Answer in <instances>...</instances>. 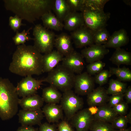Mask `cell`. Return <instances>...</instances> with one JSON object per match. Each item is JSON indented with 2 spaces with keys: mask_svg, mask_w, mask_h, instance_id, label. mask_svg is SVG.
<instances>
[{
  "mask_svg": "<svg viewBox=\"0 0 131 131\" xmlns=\"http://www.w3.org/2000/svg\"><path fill=\"white\" fill-rule=\"evenodd\" d=\"M128 123L126 115H119L113 120L111 124L114 129L123 130L127 128Z\"/></svg>",
  "mask_w": 131,
  "mask_h": 131,
  "instance_id": "836d02e7",
  "label": "cell"
},
{
  "mask_svg": "<svg viewBox=\"0 0 131 131\" xmlns=\"http://www.w3.org/2000/svg\"><path fill=\"white\" fill-rule=\"evenodd\" d=\"M114 131H131V128L130 127L123 130L114 129Z\"/></svg>",
  "mask_w": 131,
  "mask_h": 131,
  "instance_id": "bcb514c9",
  "label": "cell"
},
{
  "mask_svg": "<svg viewBox=\"0 0 131 131\" xmlns=\"http://www.w3.org/2000/svg\"><path fill=\"white\" fill-rule=\"evenodd\" d=\"M0 47H1V45H0Z\"/></svg>",
  "mask_w": 131,
  "mask_h": 131,
  "instance_id": "c3c4849f",
  "label": "cell"
},
{
  "mask_svg": "<svg viewBox=\"0 0 131 131\" xmlns=\"http://www.w3.org/2000/svg\"><path fill=\"white\" fill-rule=\"evenodd\" d=\"M43 55L33 45L17 46L13 54L9 70L23 76L39 75L42 72Z\"/></svg>",
  "mask_w": 131,
  "mask_h": 131,
  "instance_id": "6da1fadb",
  "label": "cell"
},
{
  "mask_svg": "<svg viewBox=\"0 0 131 131\" xmlns=\"http://www.w3.org/2000/svg\"><path fill=\"white\" fill-rule=\"evenodd\" d=\"M94 77L87 72L75 75L73 87L75 93L78 95H87L94 89Z\"/></svg>",
  "mask_w": 131,
  "mask_h": 131,
  "instance_id": "9c48e42d",
  "label": "cell"
},
{
  "mask_svg": "<svg viewBox=\"0 0 131 131\" xmlns=\"http://www.w3.org/2000/svg\"><path fill=\"white\" fill-rule=\"evenodd\" d=\"M109 71L111 75H115L118 79L122 82L131 81V71L125 67H110Z\"/></svg>",
  "mask_w": 131,
  "mask_h": 131,
  "instance_id": "4316f807",
  "label": "cell"
},
{
  "mask_svg": "<svg viewBox=\"0 0 131 131\" xmlns=\"http://www.w3.org/2000/svg\"><path fill=\"white\" fill-rule=\"evenodd\" d=\"M62 96L57 89L50 85L43 89L41 97L47 104H57L60 102Z\"/></svg>",
  "mask_w": 131,
  "mask_h": 131,
  "instance_id": "d4e9b609",
  "label": "cell"
},
{
  "mask_svg": "<svg viewBox=\"0 0 131 131\" xmlns=\"http://www.w3.org/2000/svg\"><path fill=\"white\" fill-rule=\"evenodd\" d=\"M81 12L83 17L85 25L93 32L106 28L111 15L109 12H105L104 10L85 5Z\"/></svg>",
  "mask_w": 131,
  "mask_h": 131,
  "instance_id": "5b68a950",
  "label": "cell"
},
{
  "mask_svg": "<svg viewBox=\"0 0 131 131\" xmlns=\"http://www.w3.org/2000/svg\"><path fill=\"white\" fill-rule=\"evenodd\" d=\"M44 102L42 97L36 94L19 99L18 104L22 109L35 110L41 109Z\"/></svg>",
  "mask_w": 131,
  "mask_h": 131,
  "instance_id": "44dd1931",
  "label": "cell"
},
{
  "mask_svg": "<svg viewBox=\"0 0 131 131\" xmlns=\"http://www.w3.org/2000/svg\"><path fill=\"white\" fill-rule=\"evenodd\" d=\"M16 131H38V129L33 126L21 125L18 128Z\"/></svg>",
  "mask_w": 131,
  "mask_h": 131,
  "instance_id": "7bdbcfd3",
  "label": "cell"
},
{
  "mask_svg": "<svg viewBox=\"0 0 131 131\" xmlns=\"http://www.w3.org/2000/svg\"><path fill=\"white\" fill-rule=\"evenodd\" d=\"M97 113L94 116V120L111 123L118 115L108 104L99 106Z\"/></svg>",
  "mask_w": 131,
  "mask_h": 131,
  "instance_id": "cb8c5ba5",
  "label": "cell"
},
{
  "mask_svg": "<svg viewBox=\"0 0 131 131\" xmlns=\"http://www.w3.org/2000/svg\"><path fill=\"white\" fill-rule=\"evenodd\" d=\"M123 2L127 5L131 6V0H123Z\"/></svg>",
  "mask_w": 131,
  "mask_h": 131,
  "instance_id": "7dc6e473",
  "label": "cell"
},
{
  "mask_svg": "<svg viewBox=\"0 0 131 131\" xmlns=\"http://www.w3.org/2000/svg\"><path fill=\"white\" fill-rule=\"evenodd\" d=\"M129 41L126 31L122 28L114 32L110 35L107 42L103 45L107 48H112L116 49L126 45Z\"/></svg>",
  "mask_w": 131,
  "mask_h": 131,
  "instance_id": "e0dca14e",
  "label": "cell"
},
{
  "mask_svg": "<svg viewBox=\"0 0 131 131\" xmlns=\"http://www.w3.org/2000/svg\"><path fill=\"white\" fill-rule=\"evenodd\" d=\"M62 62L63 66L74 74L81 73L84 67V58L81 53L74 50L64 57Z\"/></svg>",
  "mask_w": 131,
  "mask_h": 131,
  "instance_id": "4fadbf2b",
  "label": "cell"
},
{
  "mask_svg": "<svg viewBox=\"0 0 131 131\" xmlns=\"http://www.w3.org/2000/svg\"><path fill=\"white\" fill-rule=\"evenodd\" d=\"M43 82L42 79H36L31 75L25 76L16 87L18 97L23 98L36 94Z\"/></svg>",
  "mask_w": 131,
  "mask_h": 131,
  "instance_id": "ba28073f",
  "label": "cell"
},
{
  "mask_svg": "<svg viewBox=\"0 0 131 131\" xmlns=\"http://www.w3.org/2000/svg\"><path fill=\"white\" fill-rule=\"evenodd\" d=\"M109 49L103 45L93 44L85 47L81 51V54L86 62L89 63L101 60L109 52Z\"/></svg>",
  "mask_w": 131,
  "mask_h": 131,
  "instance_id": "5bb4252c",
  "label": "cell"
},
{
  "mask_svg": "<svg viewBox=\"0 0 131 131\" xmlns=\"http://www.w3.org/2000/svg\"><path fill=\"white\" fill-rule=\"evenodd\" d=\"M54 0H5L6 9L22 20L33 23L45 14L52 10Z\"/></svg>",
  "mask_w": 131,
  "mask_h": 131,
  "instance_id": "7a4b0ae2",
  "label": "cell"
},
{
  "mask_svg": "<svg viewBox=\"0 0 131 131\" xmlns=\"http://www.w3.org/2000/svg\"><path fill=\"white\" fill-rule=\"evenodd\" d=\"M87 109L90 114L93 116L97 113L99 110L98 106H89Z\"/></svg>",
  "mask_w": 131,
  "mask_h": 131,
  "instance_id": "ee69618b",
  "label": "cell"
},
{
  "mask_svg": "<svg viewBox=\"0 0 131 131\" xmlns=\"http://www.w3.org/2000/svg\"><path fill=\"white\" fill-rule=\"evenodd\" d=\"M64 28L72 32L85 25L82 13L71 11L65 18Z\"/></svg>",
  "mask_w": 131,
  "mask_h": 131,
  "instance_id": "ffe728a7",
  "label": "cell"
},
{
  "mask_svg": "<svg viewBox=\"0 0 131 131\" xmlns=\"http://www.w3.org/2000/svg\"><path fill=\"white\" fill-rule=\"evenodd\" d=\"M113 108L118 115H124L127 114L128 106L126 102L123 101Z\"/></svg>",
  "mask_w": 131,
  "mask_h": 131,
  "instance_id": "74e56055",
  "label": "cell"
},
{
  "mask_svg": "<svg viewBox=\"0 0 131 131\" xmlns=\"http://www.w3.org/2000/svg\"><path fill=\"white\" fill-rule=\"evenodd\" d=\"M31 28L25 31L24 30L21 32L18 31L16 32V34L12 38V40L15 44L17 46L25 44L26 41L33 40V38L28 35L29 34V31Z\"/></svg>",
  "mask_w": 131,
  "mask_h": 131,
  "instance_id": "4dcf8cb0",
  "label": "cell"
},
{
  "mask_svg": "<svg viewBox=\"0 0 131 131\" xmlns=\"http://www.w3.org/2000/svg\"><path fill=\"white\" fill-rule=\"evenodd\" d=\"M93 33L94 43L97 45L105 44L108 41L110 36L109 32L106 28L100 29Z\"/></svg>",
  "mask_w": 131,
  "mask_h": 131,
  "instance_id": "f1b7e54d",
  "label": "cell"
},
{
  "mask_svg": "<svg viewBox=\"0 0 131 131\" xmlns=\"http://www.w3.org/2000/svg\"><path fill=\"white\" fill-rule=\"evenodd\" d=\"M22 20L20 17L16 15L14 16H11L9 17V25L14 32H18L21 26L25 25L22 23Z\"/></svg>",
  "mask_w": 131,
  "mask_h": 131,
  "instance_id": "e575fe53",
  "label": "cell"
},
{
  "mask_svg": "<svg viewBox=\"0 0 131 131\" xmlns=\"http://www.w3.org/2000/svg\"><path fill=\"white\" fill-rule=\"evenodd\" d=\"M124 94L126 102L128 104L131 103V86H129L127 87Z\"/></svg>",
  "mask_w": 131,
  "mask_h": 131,
  "instance_id": "b9f144b4",
  "label": "cell"
},
{
  "mask_svg": "<svg viewBox=\"0 0 131 131\" xmlns=\"http://www.w3.org/2000/svg\"><path fill=\"white\" fill-rule=\"evenodd\" d=\"M19 99L16 87L8 78L0 77V118L6 120L18 111Z\"/></svg>",
  "mask_w": 131,
  "mask_h": 131,
  "instance_id": "3957f363",
  "label": "cell"
},
{
  "mask_svg": "<svg viewBox=\"0 0 131 131\" xmlns=\"http://www.w3.org/2000/svg\"><path fill=\"white\" fill-rule=\"evenodd\" d=\"M111 124L105 122L94 120L89 130L90 131H114Z\"/></svg>",
  "mask_w": 131,
  "mask_h": 131,
  "instance_id": "f546056e",
  "label": "cell"
},
{
  "mask_svg": "<svg viewBox=\"0 0 131 131\" xmlns=\"http://www.w3.org/2000/svg\"><path fill=\"white\" fill-rule=\"evenodd\" d=\"M58 131H74L72 126L67 121H62L57 125Z\"/></svg>",
  "mask_w": 131,
  "mask_h": 131,
  "instance_id": "60d3db41",
  "label": "cell"
},
{
  "mask_svg": "<svg viewBox=\"0 0 131 131\" xmlns=\"http://www.w3.org/2000/svg\"><path fill=\"white\" fill-rule=\"evenodd\" d=\"M72 11L77 12L82 10L84 6V0H66Z\"/></svg>",
  "mask_w": 131,
  "mask_h": 131,
  "instance_id": "8d00e7d4",
  "label": "cell"
},
{
  "mask_svg": "<svg viewBox=\"0 0 131 131\" xmlns=\"http://www.w3.org/2000/svg\"><path fill=\"white\" fill-rule=\"evenodd\" d=\"M18 122L21 126L40 125L44 115L41 109L35 110H20L17 114Z\"/></svg>",
  "mask_w": 131,
  "mask_h": 131,
  "instance_id": "8fae6325",
  "label": "cell"
},
{
  "mask_svg": "<svg viewBox=\"0 0 131 131\" xmlns=\"http://www.w3.org/2000/svg\"><path fill=\"white\" fill-rule=\"evenodd\" d=\"M38 131H57V126L54 124L45 123L39 125Z\"/></svg>",
  "mask_w": 131,
  "mask_h": 131,
  "instance_id": "ab89813d",
  "label": "cell"
},
{
  "mask_svg": "<svg viewBox=\"0 0 131 131\" xmlns=\"http://www.w3.org/2000/svg\"><path fill=\"white\" fill-rule=\"evenodd\" d=\"M70 120L72 126L76 131H88L94 119L86 108L79 111Z\"/></svg>",
  "mask_w": 131,
  "mask_h": 131,
  "instance_id": "7c38bea8",
  "label": "cell"
},
{
  "mask_svg": "<svg viewBox=\"0 0 131 131\" xmlns=\"http://www.w3.org/2000/svg\"><path fill=\"white\" fill-rule=\"evenodd\" d=\"M106 64L101 60L89 63L86 66L87 72L91 75H95L103 69Z\"/></svg>",
  "mask_w": 131,
  "mask_h": 131,
  "instance_id": "1f68e13d",
  "label": "cell"
},
{
  "mask_svg": "<svg viewBox=\"0 0 131 131\" xmlns=\"http://www.w3.org/2000/svg\"><path fill=\"white\" fill-rule=\"evenodd\" d=\"M33 46L41 53L46 54L53 50L56 35L54 32L38 24L33 29Z\"/></svg>",
  "mask_w": 131,
  "mask_h": 131,
  "instance_id": "8992f818",
  "label": "cell"
},
{
  "mask_svg": "<svg viewBox=\"0 0 131 131\" xmlns=\"http://www.w3.org/2000/svg\"><path fill=\"white\" fill-rule=\"evenodd\" d=\"M127 87L126 83L118 79H112L110 80L106 91L108 95L124 94Z\"/></svg>",
  "mask_w": 131,
  "mask_h": 131,
  "instance_id": "83f0119b",
  "label": "cell"
},
{
  "mask_svg": "<svg viewBox=\"0 0 131 131\" xmlns=\"http://www.w3.org/2000/svg\"><path fill=\"white\" fill-rule=\"evenodd\" d=\"M70 36L75 47L81 48L94 44L93 32L85 25L72 32Z\"/></svg>",
  "mask_w": 131,
  "mask_h": 131,
  "instance_id": "30bf717a",
  "label": "cell"
},
{
  "mask_svg": "<svg viewBox=\"0 0 131 131\" xmlns=\"http://www.w3.org/2000/svg\"><path fill=\"white\" fill-rule=\"evenodd\" d=\"M124 94L112 95L109 97L108 105L112 108L123 101Z\"/></svg>",
  "mask_w": 131,
  "mask_h": 131,
  "instance_id": "f35d334b",
  "label": "cell"
},
{
  "mask_svg": "<svg viewBox=\"0 0 131 131\" xmlns=\"http://www.w3.org/2000/svg\"><path fill=\"white\" fill-rule=\"evenodd\" d=\"M52 10L56 16L62 22L72 11L66 0H54Z\"/></svg>",
  "mask_w": 131,
  "mask_h": 131,
  "instance_id": "484cf974",
  "label": "cell"
},
{
  "mask_svg": "<svg viewBox=\"0 0 131 131\" xmlns=\"http://www.w3.org/2000/svg\"><path fill=\"white\" fill-rule=\"evenodd\" d=\"M87 95V101L89 106H99L105 105L109 97L106 90L100 86L94 89Z\"/></svg>",
  "mask_w": 131,
  "mask_h": 131,
  "instance_id": "9a60e30c",
  "label": "cell"
},
{
  "mask_svg": "<svg viewBox=\"0 0 131 131\" xmlns=\"http://www.w3.org/2000/svg\"><path fill=\"white\" fill-rule=\"evenodd\" d=\"M72 41L70 35L65 33H62L56 35L54 46L57 50L65 57L74 50Z\"/></svg>",
  "mask_w": 131,
  "mask_h": 131,
  "instance_id": "2e32d148",
  "label": "cell"
},
{
  "mask_svg": "<svg viewBox=\"0 0 131 131\" xmlns=\"http://www.w3.org/2000/svg\"><path fill=\"white\" fill-rule=\"evenodd\" d=\"M60 102L63 112L69 120L82 109L84 105L82 99L72 90L63 92Z\"/></svg>",
  "mask_w": 131,
  "mask_h": 131,
  "instance_id": "52a82bcc",
  "label": "cell"
},
{
  "mask_svg": "<svg viewBox=\"0 0 131 131\" xmlns=\"http://www.w3.org/2000/svg\"><path fill=\"white\" fill-rule=\"evenodd\" d=\"M109 0H84L85 5L92 8L101 10H104L106 4Z\"/></svg>",
  "mask_w": 131,
  "mask_h": 131,
  "instance_id": "d590c367",
  "label": "cell"
},
{
  "mask_svg": "<svg viewBox=\"0 0 131 131\" xmlns=\"http://www.w3.org/2000/svg\"><path fill=\"white\" fill-rule=\"evenodd\" d=\"M75 75L61 64L57 65L49 72L46 77L42 80L43 82H47L50 85L64 92L73 87Z\"/></svg>",
  "mask_w": 131,
  "mask_h": 131,
  "instance_id": "277c9868",
  "label": "cell"
},
{
  "mask_svg": "<svg viewBox=\"0 0 131 131\" xmlns=\"http://www.w3.org/2000/svg\"><path fill=\"white\" fill-rule=\"evenodd\" d=\"M113 64L117 67L122 65H131V53L121 48H117L109 59Z\"/></svg>",
  "mask_w": 131,
  "mask_h": 131,
  "instance_id": "7402d4cb",
  "label": "cell"
},
{
  "mask_svg": "<svg viewBox=\"0 0 131 131\" xmlns=\"http://www.w3.org/2000/svg\"><path fill=\"white\" fill-rule=\"evenodd\" d=\"M44 27L46 28L57 31L62 30L64 24L51 12L49 11L43 15L41 17Z\"/></svg>",
  "mask_w": 131,
  "mask_h": 131,
  "instance_id": "603a6c76",
  "label": "cell"
},
{
  "mask_svg": "<svg viewBox=\"0 0 131 131\" xmlns=\"http://www.w3.org/2000/svg\"><path fill=\"white\" fill-rule=\"evenodd\" d=\"M111 76L109 70L103 69L95 75L94 77L95 83L102 86L107 82L109 78Z\"/></svg>",
  "mask_w": 131,
  "mask_h": 131,
  "instance_id": "d6a6232c",
  "label": "cell"
},
{
  "mask_svg": "<svg viewBox=\"0 0 131 131\" xmlns=\"http://www.w3.org/2000/svg\"><path fill=\"white\" fill-rule=\"evenodd\" d=\"M128 123L131 124V111H130L128 114L126 115Z\"/></svg>",
  "mask_w": 131,
  "mask_h": 131,
  "instance_id": "f6af8a7d",
  "label": "cell"
},
{
  "mask_svg": "<svg viewBox=\"0 0 131 131\" xmlns=\"http://www.w3.org/2000/svg\"><path fill=\"white\" fill-rule=\"evenodd\" d=\"M42 110L49 123H57L63 118V111L60 105L47 104Z\"/></svg>",
  "mask_w": 131,
  "mask_h": 131,
  "instance_id": "d6986e66",
  "label": "cell"
},
{
  "mask_svg": "<svg viewBox=\"0 0 131 131\" xmlns=\"http://www.w3.org/2000/svg\"><path fill=\"white\" fill-rule=\"evenodd\" d=\"M64 56L57 50H52L42 57V72L49 73L62 61Z\"/></svg>",
  "mask_w": 131,
  "mask_h": 131,
  "instance_id": "ac0fdd59",
  "label": "cell"
}]
</instances>
